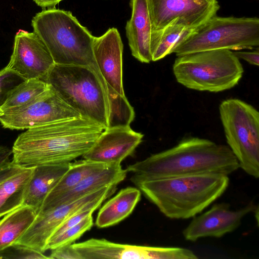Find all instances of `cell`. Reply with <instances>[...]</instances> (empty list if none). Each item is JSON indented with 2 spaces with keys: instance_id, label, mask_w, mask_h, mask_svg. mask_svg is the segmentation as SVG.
Returning a JSON list of instances; mask_svg holds the SVG:
<instances>
[{
  "instance_id": "7",
  "label": "cell",
  "mask_w": 259,
  "mask_h": 259,
  "mask_svg": "<svg viewBox=\"0 0 259 259\" xmlns=\"http://www.w3.org/2000/svg\"><path fill=\"white\" fill-rule=\"evenodd\" d=\"M259 46L257 17L214 16L196 29L172 51L177 56L213 50L239 51Z\"/></svg>"
},
{
  "instance_id": "11",
  "label": "cell",
  "mask_w": 259,
  "mask_h": 259,
  "mask_svg": "<svg viewBox=\"0 0 259 259\" xmlns=\"http://www.w3.org/2000/svg\"><path fill=\"white\" fill-rule=\"evenodd\" d=\"M82 259H197L191 250L178 247L122 244L105 239L91 238L72 243Z\"/></svg>"
},
{
  "instance_id": "13",
  "label": "cell",
  "mask_w": 259,
  "mask_h": 259,
  "mask_svg": "<svg viewBox=\"0 0 259 259\" xmlns=\"http://www.w3.org/2000/svg\"><path fill=\"white\" fill-rule=\"evenodd\" d=\"M55 64L47 46L34 32L19 30L14 38L13 51L7 68L18 73L26 79L45 81Z\"/></svg>"
},
{
  "instance_id": "6",
  "label": "cell",
  "mask_w": 259,
  "mask_h": 259,
  "mask_svg": "<svg viewBox=\"0 0 259 259\" xmlns=\"http://www.w3.org/2000/svg\"><path fill=\"white\" fill-rule=\"evenodd\" d=\"M172 71L177 82L187 88L217 93L236 86L244 69L233 52L221 49L177 56Z\"/></svg>"
},
{
  "instance_id": "17",
  "label": "cell",
  "mask_w": 259,
  "mask_h": 259,
  "mask_svg": "<svg viewBox=\"0 0 259 259\" xmlns=\"http://www.w3.org/2000/svg\"><path fill=\"white\" fill-rule=\"evenodd\" d=\"M132 15L125 26L126 36L132 55L142 63L152 61L153 30L147 0H131Z\"/></svg>"
},
{
  "instance_id": "29",
  "label": "cell",
  "mask_w": 259,
  "mask_h": 259,
  "mask_svg": "<svg viewBox=\"0 0 259 259\" xmlns=\"http://www.w3.org/2000/svg\"><path fill=\"white\" fill-rule=\"evenodd\" d=\"M50 259L44 253L15 243L0 250V259Z\"/></svg>"
},
{
  "instance_id": "8",
  "label": "cell",
  "mask_w": 259,
  "mask_h": 259,
  "mask_svg": "<svg viewBox=\"0 0 259 259\" xmlns=\"http://www.w3.org/2000/svg\"><path fill=\"white\" fill-rule=\"evenodd\" d=\"M219 112L226 141L239 165L248 175L259 177V113L251 105L229 99Z\"/></svg>"
},
{
  "instance_id": "25",
  "label": "cell",
  "mask_w": 259,
  "mask_h": 259,
  "mask_svg": "<svg viewBox=\"0 0 259 259\" xmlns=\"http://www.w3.org/2000/svg\"><path fill=\"white\" fill-rule=\"evenodd\" d=\"M107 92L109 106L107 128L130 126L135 113L125 95L119 94L108 85Z\"/></svg>"
},
{
  "instance_id": "24",
  "label": "cell",
  "mask_w": 259,
  "mask_h": 259,
  "mask_svg": "<svg viewBox=\"0 0 259 259\" xmlns=\"http://www.w3.org/2000/svg\"><path fill=\"white\" fill-rule=\"evenodd\" d=\"M195 30L172 25L154 31L151 48L152 61L159 60L172 53L175 48Z\"/></svg>"
},
{
  "instance_id": "15",
  "label": "cell",
  "mask_w": 259,
  "mask_h": 259,
  "mask_svg": "<svg viewBox=\"0 0 259 259\" xmlns=\"http://www.w3.org/2000/svg\"><path fill=\"white\" fill-rule=\"evenodd\" d=\"M144 135L130 126L107 128L100 134L83 159L105 164H121L132 155Z\"/></svg>"
},
{
  "instance_id": "18",
  "label": "cell",
  "mask_w": 259,
  "mask_h": 259,
  "mask_svg": "<svg viewBox=\"0 0 259 259\" xmlns=\"http://www.w3.org/2000/svg\"><path fill=\"white\" fill-rule=\"evenodd\" d=\"M127 172L121 164H109L91 173L72 189L42 206L39 212L72 202L103 187L117 186L125 179Z\"/></svg>"
},
{
  "instance_id": "22",
  "label": "cell",
  "mask_w": 259,
  "mask_h": 259,
  "mask_svg": "<svg viewBox=\"0 0 259 259\" xmlns=\"http://www.w3.org/2000/svg\"><path fill=\"white\" fill-rule=\"evenodd\" d=\"M37 212L23 205L4 215L0 221V250L16 243L34 220Z\"/></svg>"
},
{
  "instance_id": "20",
  "label": "cell",
  "mask_w": 259,
  "mask_h": 259,
  "mask_svg": "<svg viewBox=\"0 0 259 259\" xmlns=\"http://www.w3.org/2000/svg\"><path fill=\"white\" fill-rule=\"evenodd\" d=\"M141 192L137 188L122 189L100 208L95 224L99 228L115 225L128 217L141 199Z\"/></svg>"
},
{
  "instance_id": "23",
  "label": "cell",
  "mask_w": 259,
  "mask_h": 259,
  "mask_svg": "<svg viewBox=\"0 0 259 259\" xmlns=\"http://www.w3.org/2000/svg\"><path fill=\"white\" fill-rule=\"evenodd\" d=\"M108 165L85 159L71 162L69 168L48 194L41 206L72 189L91 173Z\"/></svg>"
},
{
  "instance_id": "21",
  "label": "cell",
  "mask_w": 259,
  "mask_h": 259,
  "mask_svg": "<svg viewBox=\"0 0 259 259\" xmlns=\"http://www.w3.org/2000/svg\"><path fill=\"white\" fill-rule=\"evenodd\" d=\"M34 167H24L20 172L0 183V217L23 205Z\"/></svg>"
},
{
  "instance_id": "4",
  "label": "cell",
  "mask_w": 259,
  "mask_h": 259,
  "mask_svg": "<svg viewBox=\"0 0 259 259\" xmlns=\"http://www.w3.org/2000/svg\"><path fill=\"white\" fill-rule=\"evenodd\" d=\"M31 24L55 64L89 66L99 71L93 51L94 36L70 11L44 9L33 17Z\"/></svg>"
},
{
  "instance_id": "16",
  "label": "cell",
  "mask_w": 259,
  "mask_h": 259,
  "mask_svg": "<svg viewBox=\"0 0 259 259\" xmlns=\"http://www.w3.org/2000/svg\"><path fill=\"white\" fill-rule=\"evenodd\" d=\"M93 51L106 85L125 95L122 81L123 44L118 30L110 28L103 35L94 36Z\"/></svg>"
},
{
  "instance_id": "19",
  "label": "cell",
  "mask_w": 259,
  "mask_h": 259,
  "mask_svg": "<svg viewBox=\"0 0 259 259\" xmlns=\"http://www.w3.org/2000/svg\"><path fill=\"white\" fill-rule=\"evenodd\" d=\"M71 162L35 166L23 205L34 208L38 213L46 197L68 170Z\"/></svg>"
},
{
  "instance_id": "5",
  "label": "cell",
  "mask_w": 259,
  "mask_h": 259,
  "mask_svg": "<svg viewBox=\"0 0 259 259\" xmlns=\"http://www.w3.org/2000/svg\"><path fill=\"white\" fill-rule=\"evenodd\" d=\"M45 82L80 116L108 127L109 106L106 83L96 69L55 64Z\"/></svg>"
},
{
  "instance_id": "33",
  "label": "cell",
  "mask_w": 259,
  "mask_h": 259,
  "mask_svg": "<svg viewBox=\"0 0 259 259\" xmlns=\"http://www.w3.org/2000/svg\"><path fill=\"white\" fill-rule=\"evenodd\" d=\"M12 150L6 146H0V167L10 162Z\"/></svg>"
},
{
  "instance_id": "28",
  "label": "cell",
  "mask_w": 259,
  "mask_h": 259,
  "mask_svg": "<svg viewBox=\"0 0 259 259\" xmlns=\"http://www.w3.org/2000/svg\"><path fill=\"white\" fill-rule=\"evenodd\" d=\"M26 80L18 73L6 67L0 70V109L11 91Z\"/></svg>"
},
{
  "instance_id": "12",
  "label": "cell",
  "mask_w": 259,
  "mask_h": 259,
  "mask_svg": "<svg viewBox=\"0 0 259 259\" xmlns=\"http://www.w3.org/2000/svg\"><path fill=\"white\" fill-rule=\"evenodd\" d=\"M116 189L117 186L104 187L72 202L38 212L16 243L44 253L48 239L65 220L87 203L107 193L114 194Z\"/></svg>"
},
{
  "instance_id": "9",
  "label": "cell",
  "mask_w": 259,
  "mask_h": 259,
  "mask_svg": "<svg viewBox=\"0 0 259 259\" xmlns=\"http://www.w3.org/2000/svg\"><path fill=\"white\" fill-rule=\"evenodd\" d=\"M81 116L50 85L30 102L0 111V123L12 130L29 129L55 121Z\"/></svg>"
},
{
  "instance_id": "1",
  "label": "cell",
  "mask_w": 259,
  "mask_h": 259,
  "mask_svg": "<svg viewBox=\"0 0 259 259\" xmlns=\"http://www.w3.org/2000/svg\"><path fill=\"white\" fill-rule=\"evenodd\" d=\"M104 130L82 116L27 129L14 143L12 161L24 167L71 162L82 157Z\"/></svg>"
},
{
  "instance_id": "32",
  "label": "cell",
  "mask_w": 259,
  "mask_h": 259,
  "mask_svg": "<svg viewBox=\"0 0 259 259\" xmlns=\"http://www.w3.org/2000/svg\"><path fill=\"white\" fill-rule=\"evenodd\" d=\"M234 55L239 59H241L250 64L258 66L259 65V51L258 48L253 51H239L233 52Z\"/></svg>"
},
{
  "instance_id": "27",
  "label": "cell",
  "mask_w": 259,
  "mask_h": 259,
  "mask_svg": "<svg viewBox=\"0 0 259 259\" xmlns=\"http://www.w3.org/2000/svg\"><path fill=\"white\" fill-rule=\"evenodd\" d=\"M94 224L93 218L90 215L77 224L66 229L60 234L51 237L46 245V251L72 244L85 232L90 230Z\"/></svg>"
},
{
  "instance_id": "26",
  "label": "cell",
  "mask_w": 259,
  "mask_h": 259,
  "mask_svg": "<svg viewBox=\"0 0 259 259\" xmlns=\"http://www.w3.org/2000/svg\"><path fill=\"white\" fill-rule=\"evenodd\" d=\"M48 87V84L39 79H26L11 91L0 111L30 102L47 90Z\"/></svg>"
},
{
  "instance_id": "34",
  "label": "cell",
  "mask_w": 259,
  "mask_h": 259,
  "mask_svg": "<svg viewBox=\"0 0 259 259\" xmlns=\"http://www.w3.org/2000/svg\"><path fill=\"white\" fill-rule=\"evenodd\" d=\"M42 10L55 8L56 6L63 0H33Z\"/></svg>"
},
{
  "instance_id": "2",
  "label": "cell",
  "mask_w": 259,
  "mask_h": 259,
  "mask_svg": "<svg viewBox=\"0 0 259 259\" xmlns=\"http://www.w3.org/2000/svg\"><path fill=\"white\" fill-rule=\"evenodd\" d=\"M238 168V162L228 146L189 137L126 169L142 178L154 179L205 174L228 176Z\"/></svg>"
},
{
  "instance_id": "31",
  "label": "cell",
  "mask_w": 259,
  "mask_h": 259,
  "mask_svg": "<svg viewBox=\"0 0 259 259\" xmlns=\"http://www.w3.org/2000/svg\"><path fill=\"white\" fill-rule=\"evenodd\" d=\"M24 167L14 163L12 161L0 167V183L21 171Z\"/></svg>"
},
{
  "instance_id": "14",
  "label": "cell",
  "mask_w": 259,
  "mask_h": 259,
  "mask_svg": "<svg viewBox=\"0 0 259 259\" xmlns=\"http://www.w3.org/2000/svg\"><path fill=\"white\" fill-rule=\"evenodd\" d=\"M254 210L252 203L237 210L230 209L228 203L215 204L202 214L194 217L183 230V236L193 242L203 237H221L236 230L243 218Z\"/></svg>"
},
{
  "instance_id": "10",
  "label": "cell",
  "mask_w": 259,
  "mask_h": 259,
  "mask_svg": "<svg viewBox=\"0 0 259 259\" xmlns=\"http://www.w3.org/2000/svg\"><path fill=\"white\" fill-rule=\"evenodd\" d=\"M154 31L172 25L196 29L220 9L217 0H147Z\"/></svg>"
},
{
  "instance_id": "30",
  "label": "cell",
  "mask_w": 259,
  "mask_h": 259,
  "mask_svg": "<svg viewBox=\"0 0 259 259\" xmlns=\"http://www.w3.org/2000/svg\"><path fill=\"white\" fill-rule=\"evenodd\" d=\"M49 256L50 259H82L72 244L62 246L54 249Z\"/></svg>"
},
{
  "instance_id": "3",
  "label": "cell",
  "mask_w": 259,
  "mask_h": 259,
  "mask_svg": "<svg viewBox=\"0 0 259 259\" xmlns=\"http://www.w3.org/2000/svg\"><path fill=\"white\" fill-rule=\"evenodd\" d=\"M131 180L161 213L172 219L195 217L219 198L229 183L228 176L218 174L154 179L134 175Z\"/></svg>"
}]
</instances>
